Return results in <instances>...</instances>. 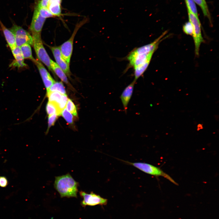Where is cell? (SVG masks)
Wrapping results in <instances>:
<instances>
[{
	"mask_svg": "<svg viewBox=\"0 0 219 219\" xmlns=\"http://www.w3.org/2000/svg\"><path fill=\"white\" fill-rule=\"evenodd\" d=\"M32 61L37 67L44 85L47 90L48 89L55 81L40 61L34 58Z\"/></svg>",
	"mask_w": 219,
	"mask_h": 219,
	"instance_id": "10",
	"label": "cell"
},
{
	"mask_svg": "<svg viewBox=\"0 0 219 219\" xmlns=\"http://www.w3.org/2000/svg\"><path fill=\"white\" fill-rule=\"evenodd\" d=\"M50 68L56 75L64 82L69 85L67 75L64 71L52 59L50 60Z\"/></svg>",
	"mask_w": 219,
	"mask_h": 219,
	"instance_id": "15",
	"label": "cell"
},
{
	"mask_svg": "<svg viewBox=\"0 0 219 219\" xmlns=\"http://www.w3.org/2000/svg\"><path fill=\"white\" fill-rule=\"evenodd\" d=\"M201 8L203 13L205 16L207 17L210 21L211 18L208 7L205 0H193Z\"/></svg>",
	"mask_w": 219,
	"mask_h": 219,
	"instance_id": "19",
	"label": "cell"
},
{
	"mask_svg": "<svg viewBox=\"0 0 219 219\" xmlns=\"http://www.w3.org/2000/svg\"><path fill=\"white\" fill-rule=\"evenodd\" d=\"M46 19L40 14L37 9L35 7L30 26L32 36L41 35V31Z\"/></svg>",
	"mask_w": 219,
	"mask_h": 219,
	"instance_id": "8",
	"label": "cell"
},
{
	"mask_svg": "<svg viewBox=\"0 0 219 219\" xmlns=\"http://www.w3.org/2000/svg\"><path fill=\"white\" fill-rule=\"evenodd\" d=\"M57 115L56 114L49 116L48 130L50 127L54 125L57 118Z\"/></svg>",
	"mask_w": 219,
	"mask_h": 219,
	"instance_id": "26",
	"label": "cell"
},
{
	"mask_svg": "<svg viewBox=\"0 0 219 219\" xmlns=\"http://www.w3.org/2000/svg\"><path fill=\"white\" fill-rule=\"evenodd\" d=\"M182 29L186 34L192 36L193 32V27L191 23L189 21L186 22L183 25Z\"/></svg>",
	"mask_w": 219,
	"mask_h": 219,
	"instance_id": "25",
	"label": "cell"
},
{
	"mask_svg": "<svg viewBox=\"0 0 219 219\" xmlns=\"http://www.w3.org/2000/svg\"><path fill=\"white\" fill-rule=\"evenodd\" d=\"M46 109L49 116L54 114L57 116L60 115L57 106L53 103L49 102L47 104Z\"/></svg>",
	"mask_w": 219,
	"mask_h": 219,
	"instance_id": "20",
	"label": "cell"
},
{
	"mask_svg": "<svg viewBox=\"0 0 219 219\" xmlns=\"http://www.w3.org/2000/svg\"><path fill=\"white\" fill-rule=\"evenodd\" d=\"M61 1L62 0H49L47 8L54 16H61Z\"/></svg>",
	"mask_w": 219,
	"mask_h": 219,
	"instance_id": "14",
	"label": "cell"
},
{
	"mask_svg": "<svg viewBox=\"0 0 219 219\" xmlns=\"http://www.w3.org/2000/svg\"><path fill=\"white\" fill-rule=\"evenodd\" d=\"M20 47L22 54L24 59H29L32 61L34 59L30 45L25 44Z\"/></svg>",
	"mask_w": 219,
	"mask_h": 219,
	"instance_id": "16",
	"label": "cell"
},
{
	"mask_svg": "<svg viewBox=\"0 0 219 219\" xmlns=\"http://www.w3.org/2000/svg\"><path fill=\"white\" fill-rule=\"evenodd\" d=\"M33 39L34 48L38 60L47 66L53 72L50 68L51 59L43 46L41 35L32 36Z\"/></svg>",
	"mask_w": 219,
	"mask_h": 219,
	"instance_id": "4",
	"label": "cell"
},
{
	"mask_svg": "<svg viewBox=\"0 0 219 219\" xmlns=\"http://www.w3.org/2000/svg\"><path fill=\"white\" fill-rule=\"evenodd\" d=\"M66 109L71 113L75 116H77V113L76 107L72 100L68 99L66 105Z\"/></svg>",
	"mask_w": 219,
	"mask_h": 219,
	"instance_id": "23",
	"label": "cell"
},
{
	"mask_svg": "<svg viewBox=\"0 0 219 219\" xmlns=\"http://www.w3.org/2000/svg\"><path fill=\"white\" fill-rule=\"evenodd\" d=\"M54 185L61 197H77L78 183L69 173L56 177Z\"/></svg>",
	"mask_w": 219,
	"mask_h": 219,
	"instance_id": "1",
	"label": "cell"
},
{
	"mask_svg": "<svg viewBox=\"0 0 219 219\" xmlns=\"http://www.w3.org/2000/svg\"><path fill=\"white\" fill-rule=\"evenodd\" d=\"M10 30L14 35L17 46L20 47L25 44L33 45V39L32 36L22 27L13 24Z\"/></svg>",
	"mask_w": 219,
	"mask_h": 219,
	"instance_id": "6",
	"label": "cell"
},
{
	"mask_svg": "<svg viewBox=\"0 0 219 219\" xmlns=\"http://www.w3.org/2000/svg\"><path fill=\"white\" fill-rule=\"evenodd\" d=\"M79 194L82 198L83 200L81 204L83 207L87 206H94L96 205H104L107 204V200L103 198L99 195L94 193L92 192L90 193L81 191Z\"/></svg>",
	"mask_w": 219,
	"mask_h": 219,
	"instance_id": "7",
	"label": "cell"
},
{
	"mask_svg": "<svg viewBox=\"0 0 219 219\" xmlns=\"http://www.w3.org/2000/svg\"><path fill=\"white\" fill-rule=\"evenodd\" d=\"M136 81H134L123 90L120 98L121 99L125 112L126 113L128 103L131 99Z\"/></svg>",
	"mask_w": 219,
	"mask_h": 219,
	"instance_id": "11",
	"label": "cell"
},
{
	"mask_svg": "<svg viewBox=\"0 0 219 219\" xmlns=\"http://www.w3.org/2000/svg\"><path fill=\"white\" fill-rule=\"evenodd\" d=\"M85 23V21H82L75 26L73 33L70 38L62 44L60 47L61 54L68 63L70 64L72 54L74 40L77 31L79 28Z\"/></svg>",
	"mask_w": 219,
	"mask_h": 219,
	"instance_id": "5",
	"label": "cell"
},
{
	"mask_svg": "<svg viewBox=\"0 0 219 219\" xmlns=\"http://www.w3.org/2000/svg\"><path fill=\"white\" fill-rule=\"evenodd\" d=\"M62 94L58 92L55 91H50L47 92L49 102L53 103L56 105L60 102Z\"/></svg>",
	"mask_w": 219,
	"mask_h": 219,
	"instance_id": "17",
	"label": "cell"
},
{
	"mask_svg": "<svg viewBox=\"0 0 219 219\" xmlns=\"http://www.w3.org/2000/svg\"><path fill=\"white\" fill-rule=\"evenodd\" d=\"M61 115L68 123H73V116L66 108H65L63 109Z\"/></svg>",
	"mask_w": 219,
	"mask_h": 219,
	"instance_id": "24",
	"label": "cell"
},
{
	"mask_svg": "<svg viewBox=\"0 0 219 219\" xmlns=\"http://www.w3.org/2000/svg\"><path fill=\"white\" fill-rule=\"evenodd\" d=\"M8 184L7 179L5 176H0V186L2 187H6Z\"/></svg>",
	"mask_w": 219,
	"mask_h": 219,
	"instance_id": "28",
	"label": "cell"
},
{
	"mask_svg": "<svg viewBox=\"0 0 219 219\" xmlns=\"http://www.w3.org/2000/svg\"><path fill=\"white\" fill-rule=\"evenodd\" d=\"M49 0H39L37 2L36 5L43 8H47Z\"/></svg>",
	"mask_w": 219,
	"mask_h": 219,
	"instance_id": "27",
	"label": "cell"
},
{
	"mask_svg": "<svg viewBox=\"0 0 219 219\" xmlns=\"http://www.w3.org/2000/svg\"><path fill=\"white\" fill-rule=\"evenodd\" d=\"M123 161L146 173L156 176L163 177L174 184L178 185V184L171 177L158 167L146 163Z\"/></svg>",
	"mask_w": 219,
	"mask_h": 219,
	"instance_id": "2",
	"label": "cell"
},
{
	"mask_svg": "<svg viewBox=\"0 0 219 219\" xmlns=\"http://www.w3.org/2000/svg\"><path fill=\"white\" fill-rule=\"evenodd\" d=\"M0 26L7 43L11 49L16 46L14 35L10 30L4 25L0 19Z\"/></svg>",
	"mask_w": 219,
	"mask_h": 219,
	"instance_id": "13",
	"label": "cell"
},
{
	"mask_svg": "<svg viewBox=\"0 0 219 219\" xmlns=\"http://www.w3.org/2000/svg\"><path fill=\"white\" fill-rule=\"evenodd\" d=\"M51 50L55 60L56 64L64 71L67 75L71 76L69 64L68 63L63 57L59 47L48 46Z\"/></svg>",
	"mask_w": 219,
	"mask_h": 219,
	"instance_id": "9",
	"label": "cell"
},
{
	"mask_svg": "<svg viewBox=\"0 0 219 219\" xmlns=\"http://www.w3.org/2000/svg\"><path fill=\"white\" fill-rule=\"evenodd\" d=\"M35 7L37 9L41 15L45 18L54 16L47 8L39 7L36 5Z\"/></svg>",
	"mask_w": 219,
	"mask_h": 219,
	"instance_id": "22",
	"label": "cell"
},
{
	"mask_svg": "<svg viewBox=\"0 0 219 219\" xmlns=\"http://www.w3.org/2000/svg\"><path fill=\"white\" fill-rule=\"evenodd\" d=\"M188 13L189 21L193 27L192 36L194 43L195 53L198 56L200 45L204 41L201 34V24L198 17L188 11Z\"/></svg>",
	"mask_w": 219,
	"mask_h": 219,
	"instance_id": "3",
	"label": "cell"
},
{
	"mask_svg": "<svg viewBox=\"0 0 219 219\" xmlns=\"http://www.w3.org/2000/svg\"><path fill=\"white\" fill-rule=\"evenodd\" d=\"M15 59L10 66L18 68L26 67L27 65L24 62V58L22 54L19 47L16 46L11 49Z\"/></svg>",
	"mask_w": 219,
	"mask_h": 219,
	"instance_id": "12",
	"label": "cell"
},
{
	"mask_svg": "<svg viewBox=\"0 0 219 219\" xmlns=\"http://www.w3.org/2000/svg\"><path fill=\"white\" fill-rule=\"evenodd\" d=\"M188 11L198 17V12L196 3L193 0H185Z\"/></svg>",
	"mask_w": 219,
	"mask_h": 219,
	"instance_id": "21",
	"label": "cell"
},
{
	"mask_svg": "<svg viewBox=\"0 0 219 219\" xmlns=\"http://www.w3.org/2000/svg\"><path fill=\"white\" fill-rule=\"evenodd\" d=\"M57 91L63 94H66L64 87L61 82H55L47 90L49 92Z\"/></svg>",
	"mask_w": 219,
	"mask_h": 219,
	"instance_id": "18",
	"label": "cell"
}]
</instances>
